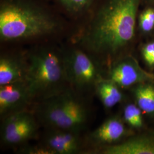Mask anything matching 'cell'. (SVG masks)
<instances>
[{
  "label": "cell",
  "instance_id": "5b68a950",
  "mask_svg": "<svg viewBox=\"0 0 154 154\" xmlns=\"http://www.w3.org/2000/svg\"><path fill=\"white\" fill-rule=\"evenodd\" d=\"M62 49L70 87L77 93L90 97L97 83L104 78L100 66L91 55L76 45Z\"/></svg>",
  "mask_w": 154,
  "mask_h": 154
},
{
  "label": "cell",
  "instance_id": "3957f363",
  "mask_svg": "<svg viewBox=\"0 0 154 154\" xmlns=\"http://www.w3.org/2000/svg\"><path fill=\"white\" fill-rule=\"evenodd\" d=\"M59 23L46 13L22 0H9L0 9V38L15 42L44 38L56 33Z\"/></svg>",
  "mask_w": 154,
  "mask_h": 154
},
{
  "label": "cell",
  "instance_id": "8fae6325",
  "mask_svg": "<svg viewBox=\"0 0 154 154\" xmlns=\"http://www.w3.org/2000/svg\"><path fill=\"white\" fill-rule=\"evenodd\" d=\"M27 72L26 53H6L1 55L0 86L26 81Z\"/></svg>",
  "mask_w": 154,
  "mask_h": 154
},
{
  "label": "cell",
  "instance_id": "2e32d148",
  "mask_svg": "<svg viewBox=\"0 0 154 154\" xmlns=\"http://www.w3.org/2000/svg\"><path fill=\"white\" fill-rule=\"evenodd\" d=\"M69 11L79 13L85 10L90 5L93 0H59Z\"/></svg>",
  "mask_w": 154,
  "mask_h": 154
},
{
  "label": "cell",
  "instance_id": "7c38bea8",
  "mask_svg": "<svg viewBox=\"0 0 154 154\" xmlns=\"http://www.w3.org/2000/svg\"><path fill=\"white\" fill-rule=\"evenodd\" d=\"M98 152L103 154H154V139L148 137L130 138L122 143L106 146Z\"/></svg>",
  "mask_w": 154,
  "mask_h": 154
},
{
  "label": "cell",
  "instance_id": "e0dca14e",
  "mask_svg": "<svg viewBox=\"0 0 154 154\" xmlns=\"http://www.w3.org/2000/svg\"><path fill=\"white\" fill-rule=\"evenodd\" d=\"M17 152L24 154H51L50 152L39 143L30 145L29 143L17 148Z\"/></svg>",
  "mask_w": 154,
  "mask_h": 154
},
{
  "label": "cell",
  "instance_id": "d6986e66",
  "mask_svg": "<svg viewBox=\"0 0 154 154\" xmlns=\"http://www.w3.org/2000/svg\"><path fill=\"white\" fill-rule=\"evenodd\" d=\"M144 61L150 67L154 66V42L146 45L142 50Z\"/></svg>",
  "mask_w": 154,
  "mask_h": 154
},
{
  "label": "cell",
  "instance_id": "9c48e42d",
  "mask_svg": "<svg viewBox=\"0 0 154 154\" xmlns=\"http://www.w3.org/2000/svg\"><path fill=\"white\" fill-rule=\"evenodd\" d=\"M127 135L128 131L121 119L111 117L85 136L88 153L98 152L106 146L117 144Z\"/></svg>",
  "mask_w": 154,
  "mask_h": 154
},
{
  "label": "cell",
  "instance_id": "30bf717a",
  "mask_svg": "<svg viewBox=\"0 0 154 154\" xmlns=\"http://www.w3.org/2000/svg\"><path fill=\"white\" fill-rule=\"evenodd\" d=\"M107 74L105 78L116 83L121 88H127L151 78V75L143 71L131 57L116 60L109 67Z\"/></svg>",
  "mask_w": 154,
  "mask_h": 154
},
{
  "label": "cell",
  "instance_id": "277c9868",
  "mask_svg": "<svg viewBox=\"0 0 154 154\" xmlns=\"http://www.w3.org/2000/svg\"><path fill=\"white\" fill-rule=\"evenodd\" d=\"M26 81L35 102L70 88L68 82L62 49L43 46L26 53Z\"/></svg>",
  "mask_w": 154,
  "mask_h": 154
},
{
  "label": "cell",
  "instance_id": "9a60e30c",
  "mask_svg": "<svg viewBox=\"0 0 154 154\" xmlns=\"http://www.w3.org/2000/svg\"><path fill=\"white\" fill-rule=\"evenodd\" d=\"M123 119L129 126L135 128H139L143 126L141 109L138 106L132 103L128 104L125 107Z\"/></svg>",
  "mask_w": 154,
  "mask_h": 154
},
{
  "label": "cell",
  "instance_id": "5bb4252c",
  "mask_svg": "<svg viewBox=\"0 0 154 154\" xmlns=\"http://www.w3.org/2000/svg\"><path fill=\"white\" fill-rule=\"evenodd\" d=\"M138 106L147 114L154 113V86L150 84H140L134 91Z\"/></svg>",
  "mask_w": 154,
  "mask_h": 154
},
{
  "label": "cell",
  "instance_id": "52a82bcc",
  "mask_svg": "<svg viewBox=\"0 0 154 154\" xmlns=\"http://www.w3.org/2000/svg\"><path fill=\"white\" fill-rule=\"evenodd\" d=\"M38 143L51 154L88 153L84 133L57 128H44Z\"/></svg>",
  "mask_w": 154,
  "mask_h": 154
},
{
  "label": "cell",
  "instance_id": "6da1fadb",
  "mask_svg": "<svg viewBox=\"0 0 154 154\" xmlns=\"http://www.w3.org/2000/svg\"><path fill=\"white\" fill-rule=\"evenodd\" d=\"M139 0H109L73 39L99 66L112 60L134 35Z\"/></svg>",
  "mask_w": 154,
  "mask_h": 154
},
{
  "label": "cell",
  "instance_id": "8992f818",
  "mask_svg": "<svg viewBox=\"0 0 154 154\" xmlns=\"http://www.w3.org/2000/svg\"><path fill=\"white\" fill-rule=\"evenodd\" d=\"M1 140L9 147H19L38 138L41 127L32 110L19 111L1 119Z\"/></svg>",
  "mask_w": 154,
  "mask_h": 154
},
{
  "label": "cell",
  "instance_id": "7a4b0ae2",
  "mask_svg": "<svg viewBox=\"0 0 154 154\" xmlns=\"http://www.w3.org/2000/svg\"><path fill=\"white\" fill-rule=\"evenodd\" d=\"M31 110L44 128L84 133L91 116L90 97L71 88L35 102Z\"/></svg>",
  "mask_w": 154,
  "mask_h": 154
},
{
  "label": "cell",
  "instance_id": "4fadbf2b",
  "mask_svg": "<svg viewBox=\"0 0 154 154\" xmlns=\"http://www.w3.org/2000/svg\"><path fill=\"white\" fill-rule=\"evenodd\" d=\"M94 93L107 109H110L120 103L123 95L121 88L109 79L104 78L97 83Z\"/></svg>",
  "mask_w": 154,
  "mask_h": 154
},
{
  "label": "cell",
  "instance_id": "ac0fdd59",
  "mask_svg": "<svg viewBox=\"0 0 154 154\" xmlns=\"http://www.w3.org/2000/svg\"><path fill=\"white\" fill-rule=\"evenodd\" d=\"M140 26L146 32L151 31L154 26V10L148 9L144 11L140 17Z\"/></svg>",
  "mask_w": 154,
  "mask_h": 154
},
{
  "label": "cell",
  "instance_id": "ba28073f",
  "mask_svg": "<svg viewBox=\"0 0 154 154\" xmlns=\"http://www.w3.org/2000/svg\"><path fill=\"white\" fill-rule=\"evenodd\" d=\"M35 99L26 81L0 86L1 119L11 114L30 110Z\"/></svg>",
  "mask_w": 154,
  "mask_h": 154
}]
</instances>
